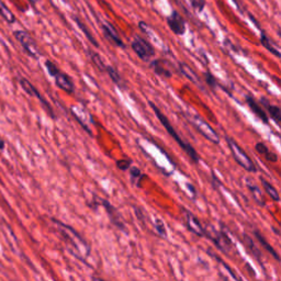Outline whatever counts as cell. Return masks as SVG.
I'll return each instance as SVG.
<instances>
[{"mask_svg": "<svg viewBox=\"0 0 281 281\" xmlns=\"http://www.w3.org/2000/svg\"><path fill=\"white\" fill-rule=\"evenodd\" d=\"M75 22L77 23V26L81 28V30L83 31V33H84V34L86 35V37H87V38H88V40H89V42H90V43H91V44H92L93 46H96V48H98V46H99L98 42H97V41L95 40V37H93V36H92V34L90 33V31H89V30L87 29V27H86V26L84 25V23H83V21L75 17Z\"/></svg>", "mask_w": 281, "mask_h": 281, "instance_id": "26", "label": "cell"}, {"mask_svg": "<svg viewBox=\"0 0 281 281\" xmlns=\"http://www.w3.org/2000/svg\"><path fill=\"white\" fill-rule=\"evenodd\" d=\"M14 37L17 38V41L21 44L23 50L26 51L29 56L33 57V58H38L41 56V52L36 42L34 41V38L31 36L27 31L23 30H17L13 32Z\"/></svg>", "mask_w": 281, "mask_h": 281, "instance_id": "6", "label": "cell"}, {"mask_svg": "<svg viewBox=\"0 0 281 281\" xmlns=\"http://www.w3.org/2000/svg\"><path fill=\"white\" fill-rule=\"evenodd\" d=\"M245 100H246V104L247 106L251 108V110L258 116V118L265 123V124H268L269 122V119H268V115L266 113V111L264 110V109L256 103V100L251 96V95H248L245 97Z\"/></svg>", "mask_w": 281, "mask_h": 281, "instance_id": "14", "label": "cell"}, {"mask_svg": "<svg viewBox=\"0 0 281 281\" xmlns=\"http://www.w3.org/2000/svg\"><path fill=\"white\" fill-rule=\"evenodd\" d=\"M154 226L156 229V232L158 233V235H160L163 238H167V231L165 228V224H164L160 218H156L154 222Z\"/></svg>", "mask_w": 281, "mask_h": 281, "instance_id": "28", "label": "cell"}, {"mask_svg": "<svg viewBox=\"0 0 281 281\" xmlns=\"http://www.w3.org/2000/svg\"><path fill=\"white\" fill-rule=\"evenodd\" d=\"M187 187H188V189L190 190V192L193 194V198L197 197V191H196V188L194 187H192L191 184H187Z\"/></svg>", "mask_w": 281, "mask_h": 281, "instance_id": "34", "label": "cell"}, {"mask_svg": "<svg viewBox=\"0 0 281 281\" xmlns=\"http://www.w3.org/2000/svg\"><path fill=\"white\" fill-rule=\"evenodd\" d=\"M45 68L48 70L50 76L54 77V81L59 89L65 91L66 93H73L75 91V85L72 78L62 70L51 61L45 62Z\"/></svg>", "mask_w": 281, "mask_h": 281, "instance_id": "3", "label": "cell"}, {"mask_svg": "<svg viewBox=\"0 0 281 281\" xmlns=\"http://www.w3.org/2000/svg\"><path fill=\"white\" fill-rule=\"evenodd\" d=\"M187 119L189 120V122L192 124V126L196 128L199 133L204 135L208 140H210L211 143H213L215 145L220 144V135L216 133V131L210 126V124L205 120L202 119L201 116H199L198 114H186Z\"/></svg>", "mask_w": 281, "mask_h": 281, "instance_id": "5", "label": "cell"}, {"mask_svg": "<svg viewBox=\"0 0 281 281\" xmlns=\"http://www.w3.org/2000/svg\"><path fill=\"white\" fill-rule=\"evenodd\" d=\"M183 213L185 215V222L188 230L192 232L194 235H197L199 237H205V228L198 220V217L192 214L188 209L185 208H183Z\"/></svg>", "mask_w": 281, "mask_h": 281, "instance_id": "11", "label": "cell"}, {"mask_svg": "<svg viewBox=\"0 0 281 281\" xmlns=\"http://www.w3.org/2000/svg\"><path fill=\"white\" fill-rule=\"evenodd\" d=\"M115 165L120 170H128L132 165V159H119L115 162Z\"/></svg>", "mask_w": 281, "mask_h": 281, "instance_id": "30", "label": "cell"}, {"mask_svg": "<svg viewBox=\"0 0 281 281\" xmlns=\"http://www.w3.org/2000/svg\"><path fill=\"white\" fill-rule=\"evenodd\" d=\"M208 253H209L210 255H212V256L214 257V258H215V259H216V260H217L218 263H221V264L223 265V266H224V267L226 268V270H228V271L230 272V275L232 276V278H233V279H237V277L235 276V274H234V271H233V270L231 269V267L229 266V265H226V263H225V262H223V260H222L221 258H218V257H217V256H216V255H215L214 253H212V252H210V251H208Z\"/></svg>", "mask_w": 281, "mask_h": 281, "instance_id": "32", "label": "cell"}, {"mask_svg": "<svg viewBox=\"0 0 281 281\" xmlns=\"http://www.w3.org/2000/svg\"><path fill=\"white\" fill-rule=\"evenodd\" d=\"M167 26L176 35H183L186 32V22L178 11L174 10L166 18Z\"/></svg>", "mask_w": 281, "mask_h": 281, "instance_id": "12", "label": "cell"}, {"mask_svg": "<svg viewBox=\"0 0 281 281\" xmlns=\"http://www.w3.org/2000/svg\"><path fill=\"white\" fill-rule=\"evenodd\" d=\"M4 147H5V142L2 138H0V151H3Z\"/></svg>", "mask_w": 281, "mask_h": 281, "instance_id": "35", "label": "cell"}, {"mask_svg": "<svg viewBox=\"0 0 281 281\" xmlns=\"http://www.w3.org/2000/svg\"><path fill=\"white\" fill-rule=\"evenodd\" d=\"M148 104H150L151 108L153 109V111L155 112L156 116H157V119H158V120L160 121V123L163 124V127L166 129L167 133L176 140V142L178 143V145L182 147V150H183L184 152H186V154L189 156L190 159H191L193 163H199L200 157H199V155H198L197 151L194 150V148H193L189 143H187L186 140H184L180 136H179V134L177 133V131L174 129L173 126H171V123L169 122V120H168L167 116L160 111V109H159L157 106H156L154 103H152V101H148Z\"/></svg>", "mask_w": 281, "mask_h": 281, "instance_id": "2", "label": "cell"}, {"mask_svg": "<svg viewBox=\"0 0 281 281\" xmlns=\"http://www.w3.org/2000/svg\"><path fill=\"white\" fill-rule=\"evenodd\" d=\"M130 174H131V177L133 178H139L140 176H142V171H140L139 168L137 167H130Z\"/></svg>", "mask_w": 281, "mask_h": 281, "instance_id": "33", "label": "cell"}, {"mask_svg": "<svg viewBox=\"0 0 281 281\" xmlns=\"http://www.w3.org/2000/svg\"><path fill=\"white\" fill-rule=\"evenodd\" d=\"M272 230H274V231L276 232V234H277V235H280V232H279V231H278V230H277L276 228H272Z\"/></svg>", "mask_w": 281, "mask_h": 281, "instance_id": "36", "label": "cell"}, {"mask_svg": "<svg viewBox=\"0 0 281 281\" xmlns=\"http://www.w3.org/2000/svg\"><path fill=\"white\" fill-rule=\"evenodd\" d=\"M106 72L107 74L110 76L111 78V81L114 83V85L118 86L119 88L121 89H126L127 88V83L126 81L123 79L122 76L120 75V73L118 72V70H116L114 67L112 66H107L106 67Z\"/></svg>", "mask_w": 281, "mask_h": 281, "instance_id": "22", "label": "cell"}, {"mask_svg": "<svg viewBox=\"0 0 281 281\" xmlns=\"http://www.w3.org/2000/svg\"><path fill=\"white\" fill-rule=\"evenodd\" d=\"M205 78H206V83L208 84L209 87L212 89V90H215L217 88L218 86V83L216 81V78L213 76V74H211L210 72H207L205 73Z\"/></svg>", "mask_w": 281, "mask_h": 281, "instance_id": "29", "label": "cell"}, {"mask_svg": "<svg viewBox=\"0 0 281 281\" xmlns=\"http://www.w3.org/2000/svg\"><path fill=\"white\" fill-rule=\"evenodd\" d=\"M131 48L138 58L146 62V63H150L152 57L155 55V49L153 48V45L140 36H135L133 38V41L131 42Z\"/></svg>", "mask_w": 281, "mask_h": 281, "instance_id": "7", "label": "cell"}, {"mask_svg": "<svg viewBox=\"0 0 281 281\" xmlns=\"http://www.w3.org/2000/svg\"><path fill=\"white\" fill-rule=\"evenodd\" d=\"M246 186L247 188L249 189V191L252 192V196L255 199V202L259 207H265V199H264V194L262 192V190L259 189V187L255 184V182L253 180L252 178H246Z\"/></svg>", "mask_w": 281, "mask_h": 281, "instance_id": "16", "label": "cell"}, {"mask_svg": "<svg viewBox=\"0 0 281 281\" xmlns=\"http://www.w3.org/2000/svg\"><path fill=\"white\" fill-rule=\"evenodd\" d=\"M179 69H180V73L187 78V79H189L191 83L196 84L200 89H202V90L205 89L204 85H202L199 76L196 73H194L188 65L185 64V63H179Z\"/></svg>", "mask_w": 281, "mask_h": 281, "instance_id": "17", "label": "cell"}, {"mask_svg": "<svg viewBox=\"0 0 281 281\" xmlns=\"http://www.w3.org/2000/svg\"><path fill=\"white\" fill-rule=\"evenodd\" d=\"M30 2H31V3H35V2H36V0H30Z\"/></svg>", "mask_w": 281, "mask_h": 281, "instance_id": "37", "label": "cell"}, {"mask_svg": "<svg viewBox=\"0 0 281 281\" xmlns=\"http://www.w3.org/2000/svg\"><path fill=\"white\" fill-rule=\"evenodd\" d=\"M103 31L105 36L108 38L109 42H111L113 45L118 46V48L124 49L126 48V44L122 41V38L120 37L118 31L111 25L110 22L105 21L103 22Z\"/></svg>", "mask_w": 281, "mask_h": 281, "instance_id": "13", "label": "cell"}, {"mask_svg": "<svg viewBox=\"0 0 281 281\" xmlns=\"http://www.w3.org/2000/svg\"><path fill=\"white\" fill-rule=\"evenodd\" d=\"M52 222L57 225L59 232L62 233V235L64 236V239L67 242V243L72 244V246L74 248L72 251V253L74 254V256H76L78 259H81L82 262H84L86 264V262L83 259V257L81 256V254L84 252L86 257L89 256L90 247L87 243H86V240L79 235V233L76 232L72 228V226L66 225L65 223H62V222L57 221L56 218H52ZM86 265H87V264H86Z\"/></svg>", "mask_w": 281, "mask_h": 281, "instance_id": "1", "label": "cell"}, {"mask_svg": "<svg viewBox=\"0 0 281 281\" xmlns=\"http://www.w3.org/2000/svg\"><path fill=\"white\" fill-rule=\"evenodd\" d=\"M225 139L234 159L236 160L238 165H240L245 170L249 171V173H256L257 168L255 166V164L253 163L251 157L244 152L243 148H242L232 137L228 135H225Z\"/></svg>", "mask_w": 281, "mask_h": 281, "instance_id": "4", "label": "cell"}, {"mask_svg": "<svg viewBox=\"0 0 281 281\" xmlns=\"http://www.w3.org/2000/svg\"><path fill=\"white\" fill-rule=\"evenodd\" d=\"M244 242H245L247 248L249 249V252H251L253 254V256L256 257V259L262 264V253L259 251V248L257 247L256 244L254 243V240L252 239V237L248 236L247 234H244Z\"/></svg>", "mask_w": 281, "mask_h": 281, "instance_id": "24", "label": "cell"}, {"mask_svg": "<svg viewBox=\"0 0 281 281\" xmlns=\"http://www.w3.org/2000/svg\"><path fill=\"white\" fill-rule=\"evenodd\" d=\"M260 183H262V185L264 187L265 191H266V193L272 199V201L279 202L280 201V196H279L278 190L275 188V187L272 186L270 183H268L264 177H260Z\"/></svg>", "mask_w": 281, "mask_h": 281, "instance_id": "23", "label": "cell"}, {"mask_svg": "<svg viewBox=\"0 0 281 281\" xmlns=\"http://www.w3.org/2000/svg\"><path fill=\"white\" fill-rule=\"evenodd\" d=\"M259 101H260V104L267 109L270 118L275 121L276 126L279 127L280 122H281V109L278 106L271 105L270 101L266 97H262Z\"/></svg>", "mask_w": 281, "mask_h": 281, "instance_id": "15", "label": "cell"}, {"mask_svg": "<svg viewBox=\"0 0 281 281\" xmlns=\"http://www.w3.org/2000/svg\"><path fill=\"white\" fill-rule=\"evenodd\" d=\"M191 7L194 10H197L198 12H201L205 9L206 7V0H189Z\"/></svg>", "mask_w": 281, "mask_h": 281, "instance_id": "31", "label": "cell"}, {"mask_svg": "<svg viewBox=\"0 0 281 281\" xmlns=\"http://www.w3.org/2000/svg\"><path fill=\"white\" fill-rule=\"evenodd\" d=\"M253 233H254L255 237L257 238V240H258L259 243H260V245H262L265 249H266V251H267L272 257H274V258H275L277 262H280V256H279V254L275 251V248H274V247L270 246V244L266 240V238H265V237L262 235L260 232H259L258 230H256V229H255V230H253Z\"/></svg>", "mask_w": 281, "mask_h": 281, "instance_id": "20", "label": "cell"}, {"mask_svg": "<svg viewBox=\"0 0 281 281\" xmlns=\"http://www.w3.org/2000/svg\"><path fill=\"white\" fill-rule=\"evenodd\" d=\"M260 43L268 52L272 53V55H275L278 58L281 56L280 51H279V46L274 41L270 40L268 35L265 33L264 31H262V34H260Z\"/></svg>", "mask_w": 281, "mask_h": 281, "instance_id": "19", "label": "cell"}, {"mask_svg": "<svg viewBox=\"0 0 281 281\" xmlns=\"http://www.w3.org/2000/svg\"><path fill=\"white\" fill-rule=\"evenodd\" d=\"M0 15H2L4 20L9 23V25H12V23L15 22L14 14L11 12L9 8L5 6L3 3H0Z\"/></svg>", "mask_w": 281, "mask_h": 281, "instance_id": "25", "label": "cell"}, {"mask_svg": "<svg viewBox=\"0 0 281 281\" xmlns=\"http://www.w3.org/2000/svg\"><path fill=\"white\" fill-rule=\"evenodd\" d=\"M150 67L154 70V73L156 75H158L163 78H170L171 76H173L170 70L167 67H165V62L162 59H155L151 62Z\"/></svg>", "mask_w": 281, "mask_h": 281, "instance_id": "18", "label": "cell"}, {"mask_svg": "<svg viewBox=\"0 0 281 281\" xmlns=\"http://www.w3.org/2000/svg\"><path fill=\"white\" fill-rule=\"evenodd\" d=\"M89 56H90V59L92 61V63L96 65V67L100 70V72H106V65L104 63V61L101 59L100 55L98 53H95L92 51H89Z\"/></svg>", "mask_w": 281, "mask_h": 281, "instance_id": "27", "label": "cell"}, {"mask_svg": "<svg viewBox=\"0 0 281 281\" xmlns=\"http://www.w3.org/2000/svg\"><path fill=\"white\" fill-rule=\"evenodd\" d=\"M205 236L210 238L215 244V246L220 249L221 252L229 254L231 248V239L228 237V235L222 231H216L213 226H209V228L205 229Z\"/></svg>", "mask_w": 281, "mask_h": 281, "instance_id": "8", "label": "cell"}, {"mask_svg": "<svg viewBox=\"0 0 281 281\" xmlns=\"http://www.w3.org/2000/svg\"><path fill=\"white\" fill-rule=\"evenodd\" d=\"M19 83H20V85H21L22 89L25 90L29 96H31V97H35V98H37L38 100H40L41 103H42V105H43V107L46 109V111L49 112V114H50L51 118L55 119V114H54L53 108L50 106V104L48 103V101H46V100L41 96V93L37 91V89L34 87V86H33L32 84H31L28 79H26V78H20Z\"/></svg>", "mask_w": 281, "mask_h": 281, "instance_id": "10", "label": "cell"}, {"mask_svg": "<svg viewBox=\"0 0 281 281\" xmlns=\"http://www.w3.org/2000/svg\"><path fill=\"white\" fill-rule=\"evenodd\" d=\"M97 199H98V201H99V202H98V205H97V207H98V206L104 207V208L106 209V211H107V213H108L109 217H110L111 222L113 223V225L116 226V228H118L119 230L124 231V232L127 233L126 224H124L123 218H122L121 214L119 213V211L116 210V208H114L108 200H105V199L99 198V197H97Z\"/></svg>", "mask_w": 281, "mask_h": 281, "instance_id": "9", "label": "cell"}, {"mask_svg": "<svg viewBox=\"0 0 281 281\" xmlns=\"http://www.w3.org/2000/svg\"><path fill=\"white\" fill-rule=\"evenodd\" d=\"M255 150L258 152L260 155L265 156V158H266L268 162H272V163L278 162V155L274 152L269 151V148L267 147V145L265 143L257 142L255 144Z\"/></svg>", "mask_w": 281, "mask_h": 281, "instance_id": "21", "label": "cell"}]
</instances>
